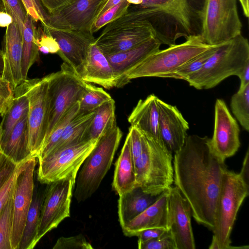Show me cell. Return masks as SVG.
I'll list each match as a JSON object with an SVG mask.
<instances>
[{"instance_id": "cell-1", "label": "cell", "mask_w": 249, "mask_h": 249, "mask_svg": "<svg viewBox=\"0 0 249 249\" xmlns=\"http://www.w3.org/2000/svg\"><path fill=\"white\" fill-rule=\"evenodd\" d=\"M208 136L188 135L173 160L174 183L189 203L196 221L212 231L225 161L212 151Z\"/></svg>"}, {"instance_id": "cell-2", "label": "cell", "mask_w": 249, "mask_h": 249, "mask_svg": "<svg viewBox=\"0 0 249 249\" xmlns=\"http://www.w3.org/2000/svg\"><path fill=\"white\" fill-rule=\"evenodd\" d=\"M205 0H142L130 5L138 18L147 20L161 44H176L181 38L200 36Z\"/></svg>"}, {"instance_id": "cell-3", "label": "cell", "mask_w": 249, "mask_h": 249, "mask_svg": "<svg viewBox=\"0 0 249 249\" xmlns=\"http://www.w3.org/2000/svg\"><path fill=\"white\" fill-rule=\"evenodd\" d=\"M248 62L249 43L241 34L218 45L202 67L185 81L197 89H211L229 76H237Z\"/></svg>"}, {"instance_id": "cell-4", "label": "cell", "mask_w": 249, "mask_h": 249, "mask_svg": "<svg viewBox=\"0 0 249 249\" xmlns=\"http://www.w3.org/2000/svg\"><path fill=\"white\" fill-rule=\"evenodd\" d=\"M141 134L142 152L134 161L136 187L158 196L174 182L173 154L162 140Z\"/></svg>"}, {"instance_id": "cell-5", "label": "cell", "mask_w": 249, "mask_h": 249, "mask_svg": "<svg viewBox=\"0 0 249 249\" xmlns=\"http://www.w3.org/2000/svg\"><path fill=\"white\" fill-rule=\"evenodd\" d=\"M249 194V184L228 168L223 173L215 208L210 249L234 248L231 235L240 207Z\"/></svg>"}, {"instance_id": "cell-6", "label": "cell", "mask_w": 249, "mask_h": 249, "mask_svg": "<svg viewBox=\"0 0 249 249\" xmlns=\"http://www.w3.org/2000/svg\"><path fill=\"white\" fill-rule=\"evenodd\" d=\"M212 46L205 43L200 36H192L184 42L150 54L124 75L122 87L133 79L158 77L166 78L185 63L209 50Z\"/></svg>"}, {"instance_id": "cell-7", "label": "cell", "mask_w": 249, "mask_h": 249, "mask_svg": "<svg viewBox=\"0 0 249 249\" xmlns=\"http://www.w3.org/2000/svg\"><path fill=\"white\" fill-rule=\"evenodd\" d=\"M117 125L103 134L83 162L75 182L74 196L79 202L89 198L98 189L110 169L122 137Z\"/></svg>"}, {"instance_id": "cell-8", "label": "cell", "mask_w": 249, "mask_h": 249, "mask_svg": "<svg viewBox=\"0 0 249 249\" xmlns=\"http://www.w3.org/2000/svg\"><path fill=\"white\" fill-rule=\"evenodd\" d=\"M104 27L95 43L106 56L124 52L155 37L150 24L137 19L128 11Z\"/></svg>"}, {"instance_id": "cell-9", "label": "cell", "mask_w": 249, "mask_h": 249, "mask_svg": "<svg viewBox=\"0 0 249 249\" xmlns=\"http://www.w3.org/2000/svg\"><path fill=\"white\" fill-rule=\"evenodd\" d=\"M47 76L49 120L44 142L64 114L79 101L88 85V83L84 81L74 70L65 62L62 64L59 71Z\"/></svg>"}, {"instance_id": "cell-10", "label": "cell", "mask_w": 249, "mask_h": 249, "mask_svg": "<svg viewBox=\"0 0 249 249\" xmlns=\"http://www.w3.org/2000/svg\"><path fill=\"white\" fill-rule=\"evenodd\" d=\"M237 0H205L202 30V41L211 46L229 41L241 34Z\"/></svg>"}, {"instance_id": "cell-11", "label": "cell", "mask_w": 249, "mask_h": 249, "mask_svg": "<svg viewBox=\"0 0 249 249\" xmlns=\"http://www.w3.org/2000/svg\"><path fill=\"white\" fill-rule=\"evenodd\" d=\"M16 89L23 93L28 99L29 146L33 156L36 158L44 143L48 126L47 76L27 79Z\"/></svg>"}, {"instance_id": "cell-12", "label": "cell", "mask_w": 249, "mask_h": 249, "mask_svg": "<svg viewBox=\"0 0 249 249\" xmlns=\"http://www.w3.org/2000/svg\"><path fill=\"white\" fill-rule=\"evenodd\" d=\"M97 141L84 140L52 152L38 160V180L48 184L68 177L76 178L80 168Z\"/></svg>"}, {"instance_id": "cell-13", "label": "cell", "mask_w": 249, "mask_h": 249, "mask_svg": "<svg viewBox=\"0 0 249 249\" xmlns=\"http://www.w3.org/2000/svg\"><path fill=\"white\" fill-rule=\"evenodd\" d=\"M76 177H71L48 184L44 192L36 241L56 228L70 216V206Z\"/></svg>"}, {"instance_id": "cell-14", "label": "cell", "mask_w": 249, "mask_h": 249, "mask_svg": "<svg viewBox=\"0 0 249 249\" xmlns=\"http://www.w3.org/2000/svg\"><path fill=\"white\" fill-rule=\"evenodd\" d=\"M36 158L33 157L18 165L13 192L12 249H18L26 217L34 193V173Z\"/></svg>"}, {"instance_id": "cell-15", "label": "cell", "mask_w": 249, "mask_h": 249, "mask_svg": "<svg viewBox=\"0 0 249 249\" xmlns=\"http://www.w3.org/2000/svg\"><path fill=\"white\" fill-rule=\"evenodd\" d=\"M240 128L224 100L217 99L214 106V125L209 145L221 160L233 156L240 146Z\"/></svg>"}, {"instance_id": "cell-16", "label": "cell", "mask_w": 249, "mask_h": 249, "mask_svg": "<svg viewBox=\"0 0 249 249\" xmlns=\"http://www.w3.org/2000/svg\"><path fill=\"white\" fill-rule=\"evenodd\" d=\"M192 211L188 201L176 187H170L167 195V230L177 249H195L191 225Z\"/></svg>"}, {"instance_id": "cell-17", "label": "cell", "mask_w": 249, "mask_h": 249, "mask_svg": "<svg viewBox=\"0 0 249 249\" xmlns=\"http://www.w3.org/2000/svg\"><path fill=\"white\" fill-rule=\"evenodd\" d=\"M106 0H72L49 14L44 24L63 29L90 32L99 8Z\"/></svg>"}, {"instance_id": "cell-18", "label": "cell", "mask_w": 249, "mask_h": 249, "mask_svg": "<svg viewBox=\"0 0 249 249\" xmlns=\"http://www.w3.org/2000/svg\"><path fill=\"white\" fill-rule=\"evenodd\" d=\"M43 30L57 42V54L77 73L83 66L90 45L95 38L90 32L58 29L42 24Z\"/></svg>"}, {"instance_id": "cell-19", "label": "cell", "mask_w": 249, "mask_h": 249, "mask_svg": "<svg viewBox=\"0 0 249 249\" xmlns=\"http://www.w3.org/2000/svg\"><path fill=\"white\" fill-rule=\"evenodd\" d=\"M159 130L160 138L172 153L178 152L183 146L188 136L189 124L176 106L157 100Z\"/></svg>"}, {"instance_id": "cell-20", "label": "cell", "mask_w": 249, "mask_h": 249, "mask_svg": "<svg viewBox=\"0 0 249 249\" xmlns=\"http://www.w3.org/2000/svg\"><path fill=\"white\" fill-rule=\"evenodd\" d=\"M22 44V32L14 20L6 27L3 38L2 77L9 82L14 89L23 82L21 72Z\"/></svg>"}, {"instance_id": "cell-21", "label": "cell", "mask_w": 249, "mask_h": 249, "mask_svg": "<svg viewBox=\"0 0 249 249\" xmlns=\"http://www.w3.org/2000/svg\"><path fill=\"white\" fill-rule=\"evenodd\" d=\"M77 74L87 83L99 85L107 89L116 87L112 68L95 41L90 45L86 60Z\"/></svg>"}, {"instance_id": "cell-22", "label": "cell", "mask_w": 249, "mask_h": 249, "mask_svg": "<svg viewBox=\"0 0 249 249\" xmlns=\"http://www.w3.org/2000/svg\"><path fill=\"white\" fill-rule=\"evenodd\" d=\"M167 195L168 189L159 195L153 204L122 227L124 234L130 237L147 229L167 230Z\"/></svg>"}, {"instance_id": "cell-23", "label": "cell", "mask_w": 249, "mask_h": 249, "mask_svg": "<svg viewBox=\"0 0 249 249\" xmlns=\"http://www.w3.org/2000/svg\"><path fill=\"white\" fill-rule=\"evenodd\" d=\"M161 45L156 37H152L124 52L107 55L116 79V87H122L125 74L146 57L160 50Z\"/></svg>"}, {"instance_id": "cell-24", "label": "cell", "mask_w": 249, "mask_h": 249, "mask_svg": "<svg viewBox=\"0 0 249 249\" xmlns=\"http://www.w3.org/2000/svg\"><path fill=\"white\" fill-rule=\"evenodd\" d=\"M158 98L152 94L140 100L128 116V121L141 133L161 140L159 130Z\"/></svg>"}, {"instance_id": "cell-25", "label": "cell", "mask_w": 249, "mask_h": 249, "mask_svg": "<svg viewBox=\"0 0 249 249\" xmlns=\"http://www.w3.org/2000/svg\"><path fill=\"white\" fill-rule=\"evenodd\" d=\"M28 118V112L15 125L6 141L0 144L2 152L17 164L34 157L29 146Z\"/></svg>"}, {"instance_id": "cell-26", "label": "cell", "mask_w": 249, "mask_h": 249, "mask_svg": "<svg viewBox=\"0 0 249 249\" xmlns=\"http://www.w3.org/2000/svg\"><path fill=\"white\" fill-rule=\"evenodd\" d=\"M158 196L147 194L139 187L119 195L118 213L121 227L153 204Z\"/></svg>"}, {"instance_id": "cell-27", "label": "cell", "mask_w": 249, "mask_h": 249, "mask_svg": "<svg viewBox=\"0 0 249 249\" xmlns=\"http://www.w3.org/2000/svg\"><path fill=\"white\" fill-rule=\"evenodd\" d=\"M112 187L119 195L136 187L134 161L131 154L128 135L115 163Z\"/></svg>"}, {"instance_id": "cell-28", "label": "cell", "mask_w": 249, "mask_h": 249, "mask_svg": "<svg viewBox=\"0 0 249 249\" xmlns=\"http://www.w3.org/2000/svg\"><path fill=\"white\" fill-rule=\"evenodd\" d=\"M94 114L95 110L87 113L78 112L68 124L58 142L51 152L88 140V134Z\"/></svg>"}, {"instance_id": "cell-29", "label": "cell", "mask_w": 249, "mask_h": 249, "mask_svg": "<svg viewBox=\"0 0 249 249\" xmlns=\"http://www.w3.org/2000/svg\"><path fill=\"white\" fill-rule=\"evenodd\" d=\"M35 21L27 14L22 32V59L21 72L23 81L27 79L28 71L39 58L38 45V31L35 25Z\"/></svg>"}, {"instance_id": "cell-30", "label": "cell", "mask_w": 249, "mask_h": 249, "mask_svg": "<svg viewBox=\"0 0 249 249\" xmlns=\"http://www.w3.org/2000/svg\"><path fill=\"white\" fill-rule=\"evenodd\" d=\"M43 195L39 194L33 197L28 211L18 249H32L37 244L36 239L40 222Z\"/></svg>"}, {"instance_id": "cell-31", "label": "cell", "mask_w": 249, "mask_h": 249, "mask_svg": "<svg viewBox=\"0 0 249 249\" xmlns=\"http://www.w3.org/2000/svg\"><path fill=\"white\" fill-rule=\"evenodd\" d=\"M29 110L27 96L17 89H14V97L10 107L2 117L0 124L1 129L0 144L9 137L13 128Z\"/></svg>"}, {"instance_id": "cell-32", "label": "cell", "mask_w": 249, "mask_h": 249, "mask_svg": "<svg viewBox=\"0 0 249 249\" xmlns=\"http://www.w3.org/2000/svg\"><path fill=\"white\" fill-rule=\"evenodd\" d=\"M114 100L106 102L95 110L87 139L98 141L105 133L116 126Z\"/></svg>"}, {"instance_id": "cell-33", "label": "cell", "mask_w": 249, "mask_h": 249, "mask_svg": "<svg viewBox=\"0 0 249 249\" xmlns=\"http://www.w3.org/2000/svg\"><path fill=\"white\" fill-rule=\"evenodd\" d=\"M79 109L78 101L64 114L38 153L36 157L38 160L45 157L52 151L58 142L68 124L78 113Z\"/></svg>"}, {"instance_id": "cell-34", "label": "cell", "mask_w": 249, "mask_h": 249, "mask_svg": "<svg viewBox=\"0 0 249 249\" xmlns=\"http://www.w3.org/2000/svg\"><path fill=\"white\" fill-rule=\"evenodd\" d=\"M111 98L110 94L103 89L88 83L86 89L79 101L78 113H87L94 111Z\"/></svg>"}, {"instance_id": "cell-35", "label": "cell", "mask_w": 249, "mask_h": 249, "mask_svg": "<svg viewBox=\"0 0 249 249\" xmlns=\"http://www.w3.org/2000/svg\"><path fill=\"white\" fill-rule=\"evenodd\" d=\"M231 107L233 114L246 131H249V84L237 91L231 98Z\"/></svg>"}, {"instance_id": "cell-36", "label": "cell", "mask_w": 249, "mask_h": 249, "mask_svg": "<svg viewBox=\"0 0 249 249\" xmlns=\"http://www.w3.org/2000/svg\"><path fill=\"white\" fill-rule=\"evenodd\" d=\"M218 45L213 46L209 50L192 58L172 73L167 75L166 78H173L185 80L191 74L200 69L207 59L216 49Z\"/></svg>"}, {"instance_id": "cell-37", "label": "cell", "mask_w": 249, "mask_h": 249, "mask_svg": "<svg viewBox=\"0 0 249 249\" xmlns=\"http://www.w3.org/2000/svg\"><path fill=\"white\" fill-rule=\"evenodd\" d=\"M13 196V193L0 215V249H12Z\"/></svg>"}, {"instance_id": "cell-38", "label": "cell", "mask_w": 249, "mask_h": 249, "mask_svg": "<svg viewBox=\"0 0 249 249\" xmlns=\"http://www.w3.org/2000/svg\"><path fill=\"white\" fill-rule=\"evenodd\" d=\"M130 5L126 0H124L106 11L95 20L91 26L90 32L93 34L107 24L121 17L127 12Z\"/></svg>"}, {"instance_id": "cell-39", "label": "cell", "mask_w": 249, "mask_h": 249, "mask_svg": "<svg viewBox=\"0 0 249 249\" xmlns=\"http://www.w3.org/2000/svg\"><path fill=\"white\" fill-rule=\"evenodd\" d=\"M3 10L10 15L18 24L22 32L27 13L21 0H1Z\"/></svg>"}, {"instance_id": "cell-40", "label": "cell", "mask_w": 249, "mask_h": 249, "mask_svg": "<svg viewBox=\"0 0 249 249\" xmlns=\"http://www.w3.org/2000/svg\"><path fill=\"white\" fill-rule=\"evenodd\" d=\"M53 249H92V245L82 234L58 238Z\"/></svg>"}, {"instance_id": "cell-41", "label": "cell", "mask_w": 249, "mask_h": 249, "mask_svg": "<svg viewBox=\"0 0 249 249\" xmlns=\"http://www.w3.org/2000/svg\"><path fill=\"white\" fill-rule=\"evenodd\" d=\"M138 248L139 249H177L173 236L168 230L158 237L138 243Z\"/></svg>"}, {"instance_id": "cell-42", "label": "cell", "mask_w": 249, "mask_h": 249, "mask_svg": "<svg viewBox=\"0 0 249 249\" xmlns=\"http://www.w3.org/2000/svg\"><path fill=\"white\" fill-rule=\"evenodd\" d=\"M14 89L9 82L0 78V115L3 117L14 97Z\"/></svg>"}, {"instance_id": "cell-43", "label": "cell", "mask_w": 249, "mask_h": 249, "mask_svg": "<svg viewBox=\"0 0 249 249\" xmlns=\"http://www.w3.org/2000/svg\"><path fill=\"white\" fill-rule=\"evenodd\" d=\"M18 165L0 149V189L16 172Z\"/></svg>"}, {"instance_id": "cell-44", "label": "cell", "mask_w": 249, "mask_h": 249, "mask_svg": "<svg viewBox=\"0 0 249 249\" xmlns=\"http://www.w3.org/2000/svg\"><path fill=\"white\" fill-rule=\"evenodd\" d=\"M37 31L39 51L44 53H57L59 48L54 38L43 29L38 28Z\"/></svg>"}, {"instance_id": "cell-45", "label": "cell", "mask_w": 249, "mask_h": 249, "mask_svg": "<svg viewBox=\"0 0 249 249\" xmlns=\"http://www.w3.org/2000/svg\"><path fill=\"white\" fill-rule=\"evenodd\" d=\"M129 138L132 156L134 161L140 157L142 149L141 133L136 127L130 126L127 134Z\"/></svg>"}, {"instance_id": "cell-46", "label": "cell", "mask_w": 249, "mask_h": 249, "mask_svg": "<svg viewBox=\"0 0 249 249\" xmlns=\"http://www.w3.org/2000/svg\"><path fill=\"white\" fill-rule=\"evenodd\" d=\"M16 174V171L0 189V215L13 193Z\"/></svg>"}, {"instance_id": "cell-47", "label": "cell", "mask_w": 249, "mask_h": 249, "mask_svg": "<svg viewBox=\"0 0 249 249\" xmlns=\"http://www.w3.org/2000/svg\"><path fill=\"white\" fill-rule=\"evenodd\" d=\"M167 230V229L160 228L142 230L136 235L138 238V243L144 242L158 237L164 233Z\"/></svg>"}, {"instance_id": "cell-48", "label": "cell", "mask_w": 249, "mask_h": 249, "mask_svg": "<svg viewBox=\"0 0 249 249\" xmlns=\"http://www.w3.org/2000/svg\"><path fill=\"white\" fill-rule=\"evenodd\" d=\"M48 14H51L69 3L72 0H40Z\"/></svg>"}, {"instance_id": "cell-49", "label": "cell", "mask_w": 249, "mask_h": 249, "mask_svg": "<svg viewBox=\"0 0 249 249\" xmlns=\"http://www.w3.org/2000/svg\"><path fill=\"white\" fill-rule=\"evenodd\" d=\"M240 81L238 91L242 90L247 85L249 84V62H248L243 68L237 76Z\"/></svg>"}, {"instance_id": "cell-50", "label": "cell", "mask_w": 249, "mask_h": 249, "mask_svg": "<svg viewBox=\"0 0 249 249\" xmlns=\"http://www.w3.org/2000/svg\"><path fill=\"white\" fill-rule=\"evenodd\" d=\"M28 15L32 17L35 21L41 20L32 0H21Z\"/></svg>"}, {"instance_id": "cell-51", "label": "cell", "mask_w": 249, "mask_h": 249, "mask_svg": "<svg viewBox=\"0 0 249 249\" xmlns=\"http://www.w3.org/2000/svg\"><path fill=\"white\" fill-rule=\"evenodd\" d=\"M249 149L247 150L244 157L242 168L239 174L244 179V180L248 183H249Z\"/></svg>"}, {"instance_id": "cell-52", "label": "cell", "mask_w": 249, "mask_h": 249, "mask_svg": "<svg viewBox=\"0 0 249 249\" xmlns=\"http://www.w3.org/2000/svg\"><path fill=\"white\" fill-rule=\"evenodd\" d=\"M32 1L40 18L41 23L44 24L48 17V13L44 8L40 0H32Z\"/></svg>"}, {"instance_id": "cell-53", "label": "cell", "mask_w": 249, "mask_h": 249, "mask_svg": "<svg viewBox=\"0 0 249 249\" xmlns=\"http://www.w3.org/2000/svg\"><path fill=\"white\" fill-rule=\"evenodd\" d=\"M123 0H106L99 8L96 18L106 11L118 4Z\"/></svg>"}, {"instance_id": "cell-54", "label": "cell", "mask_w": 249, "mask_h": 249, "mask_svg": "<svg viewBox=\"0 0 249 249\" xmlns=\"http://www.w3.org/2000/svg\"><path fill=\"white\" fill-rule=\"evenodd\" d=\"M14 20L12 17L3 10L0 11V27H7Z\"/></svg>"}, {"instance_id": "cell-55", "label": "cell", "mask_w": 249, "mask_h": 249, "mask_svg": "<svg viewBox=\"0 0 249 249\" xmlns=\"http://www.w3.org/2000/svg\"><path fill=\"white\" fill-rule=\"evenodd\" d=\"M243 10L244 15L246 17L249 16V0H239Z\"/></svg>"}, {"instance_id": "cell-56", "label": "cell", "mask_w": 249, "mask_h": 249, "mask_svg": "<svg viewBox=\"0 0 249 249\" xmlns=\"http://www.w3.org/2000/svg\"><path fill=\"white\" fill-rule=\"evenodd\" d=\"M4 69V60L2 52L0 50V78L2 77Z\"/></svg>"}, {"instance_id": "cell-57", "label": "cell", "mask_w": 249, "mask_h": 249, "mask_svg": "<svg viewBox=\"0 0 249 249\" xmlns=\"http://www.w3.org/2000/svg\"><path fill=\"white\" fill-rule=\"evenodd\" d=\"M131 5H139L142 0H126Z\"/></svg>"}, {"instance_id": "cell-58", "label": "cell", "mask_w": 249, "mask_h": 249, "mask_svg": "<svg viewBox=\"0 0 249 249\" xmlns=\"http://www.w3.org/2000/svg\"><path fill=\"white\" fill-rule=\"evenodd\" d=\"M3 6L2 1H1V0H0V11L3 10Z\"/></svg>"}, {"instance_id": "cell-59", "label": "cell", "mask_w": 249, "mask_h": 249, "mask_svg": "<svg viewBox=\"0 0 249 249\" xmlns=\"http://www.w3.org/2000/svg\"><path fill=\"white\" fill-rule=\"evenodd\" d=\"M1 137V126H0V149H1V146H0Z\"/></svg>"}]
</instances>
